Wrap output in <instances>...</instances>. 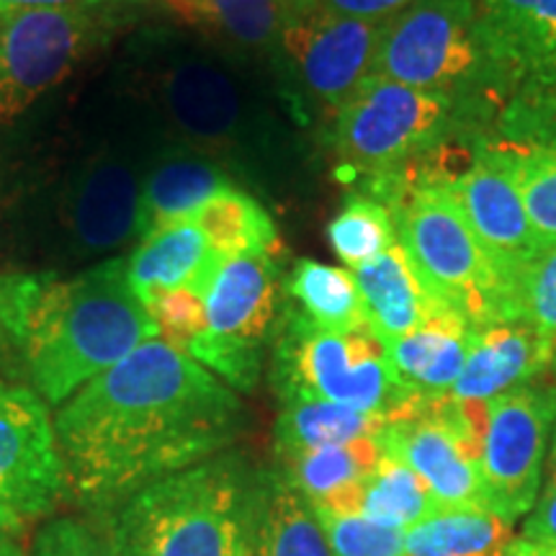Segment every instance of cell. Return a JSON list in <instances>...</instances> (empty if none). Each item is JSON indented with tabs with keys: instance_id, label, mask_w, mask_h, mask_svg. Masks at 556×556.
Instances as JSON below:
<instances>
[{
	"instance_id": "cell-1",
	"label": "cell",
	"mask_w": 556,
	"mask_h": 556,
	"mask_svg": "<svg viewBox=\"0 0 556 556\" xmlns=\"http://www.w3.org/2000/svg\"><path fill=\"white\" fill-rule=\"evenodd\" d=\"M238 392L165 340H148L54 415L65 492L99 520L160 479L225 454L245 430Z\"/></svg>"
},
{
	"instance_id": "cell-2",
	"label": "cell",
	"mask_w": 556,
	"mask_h": 556,
	"mask_svg": "<svg viewBox=\"0 0 556 556\" xmlns=\"http://www.w3.org/2000/svg\"><path fill=\"white\" fill-rule=\"evenodd\" d=\"M124 90L160 137L222 165L238 184L268 191L294 168L291 124L302 109L263 70L180 29H144L129 39Z\"/></svg>"
},
{
	"instance_id": "cell-3",
	"label": "cell",
	"mask_w": 556,
	"mask_h": 556,
	"mask_svg": "<svg viewBox=\"0 0 556 556\" xmlns=\"http://www.w3.org/2000/svg\"><path fill=\"white\" fill-rule=\"evenodd\" d=\"M155 338L157 325L131 289L127 263L111 258L67 281L41 274L18 364L29 389L60 407Z\"/></svg>"
},
{
	"instance_id": "cell-4",
	"label": "cell",
	"mask_w": 556,
	"mask_h": 556,
	"mask_svg": "<svg viewBox=\"0 0 556 556\" xmlns=\"http://www.w3.org/2000/svg\"><path fill=\"white\" fill-rule=\"evenodd\" d=\"M482 65L467 106L482 137L531 142L556 131V0H477Z\"/></svg>"
},
{
	"instance_id": "cell-5",
	"label": "cell",
	"mask_w": 556,
	"mask_h": 556,
	"mask_svg": "<svg viewBox=\"0 0 556 556\" xmlns=\"http://www.w3.org/2000/svg\"><path fill=\"white\" fill-rule=\"evenodd\" d=\"M250 464L219 454L160 479L93 520L119 556H240Z\"/></svg>"
},
{
	"instance_id": "cell-6",
	"label": "cell",
	"mask_w": 556,
	"mask_h": 556,
	"mask_svg": "<svg viewBox=\"0 0 556 556\" xmlns=\"http://www.w3.org/2000/svg\"><path fill=\"white\" fill-rule=\"evenodd\" d=\"M165 139L127 90L109 109L106 137L96 139L62 176L54 197L60 248L73 258H101L142 238V191Z\"/></svg>"
},
{
	"instance_id": "cell-7",
	"label": "cell",
	"mask_w": 556,
	"mask_h": 556,
	"mask_svg": "<svg viewBox=\"0 0 556 556\" xmlns=\"http://www.w3.org/2000/svg\"><path fill=\"white\" fill-rule=\"evenodd\" d=\"M270 381L281 405L332 402L387 415L389 420L413 415L426 405L402 389L387 345L371 330H323L289 299L270 353Z\"/></svg>"
},
{
	"instance_id": "cell-8",
	"label": "cell",
	"mask_w": 556,
	"mask_h": 556,
	"mask_svg": "<svg viewBox=\"0 0 556 556\" xmlns=\"http://www.w3.org/2000/svg\"><path fill=\"white\" fill-rule=\"evenodd\" d=\"M454 137H479L462 99L368 78L330 119V148L345 184L384 176Z\"/></svg>"
},
{
	"instance_id": "cell-9",
	"label": "cell",
	"mask_w": 556,
	"mask_h": 556,
	"mask_svg": "<svg viewBox=\"0 0 556 556\" xmlns=\"http://www.w3.org/2000/svg\"><path fill=\"white\" fill-rule=\"evenodd\" d=\"M394 227L420 281L443 307L467 317L471 328L490 319H513L510 287L443 186L409 193L394 208Z\"/></svg>"
},
{
	"instance_id": "cell-10",
	"label": "cell",
	"mask_w": 556,
	"mask_h": 556,
	"mask_svg": "<svg viewBox=\"0 0 556 556\" xmlns=\"http://www.w3.org/2000/svg\"><path fill=\"white\" fill-rule=\"evenodd\" d=\"M206 330L189 356L235 392H255L268 345L281 328L287 291L276 258H225L204 291Z\"/></svg>"
},
{
	"instance_id": "cell-11",
	"label": "cell",
	"mask_w": 556,
	"mask_h": 556,
	"mask_svg": "<svg viewBox=\"0 0 556 556\" xmlns=\"http://www.w3.org/2000/svg\"><path fill=\"white\" fill-rule=\"evenodd\" d=\"M479 65L477 0H413L384 21L371 75L467 101Z\"/></svg>"
},
{
	"instance_id": "cell-12",
	"label": "cell",
	"mask_w": 556,
	"mask_h": 556,
	"mask_svg": "<svg viewBox=\"0 0 556 556\" xmlns=\"http://www.w3.org/2000/svg\"><path fill=\"white\" fill-rule=\"evenodd\" d=\"M114 3L101 9L0 13V124L16 122L58 88L114 29Z\"/></svg>"
},
{
	"instance_id": "cell-13",
	"label": "cell",
	"mask_w": 556,
	"mask_h": 556,
	"mask_svg": "<svg viewBox=\"0 0 556 556\" xmlns=\"http://www.w3.org/2000/svg\"><path fill=\"white\" fill-rule=\"evenodd\" d=\"M556 422V389L518 387L486 402L482 471L486 507L507 523L536 505Z\"/></svg>"
},
{
	"instance_id": "cell-14",
	"label": "cell",
	"mask_w": 556,
	"mask_h": 556,
	"mask_svg": "<svg viewBox=\"0 0 556 556\" xmlns=\"http://www.w3.org/2000/svg\"><path fill=\"white\" fill-rule=\"evenodd\" d=\"M384 21L336 16L317 5L296 11L283 37L291 101L307 114L304 96L332 114L371 75Z\"/></svg>"
},
{
	"instance_id": "cell-15",
	"label": "cell",
	"mask_w": 556,
	"mask_h": 556,
	"mask_svg": "<svg viewBox=\"0 0 556 556\" xmlns=\"http://www.w3.org/2000/svg\"><path fill=\"white\" fill-rule=\"evenodd\" d=\"M45 400L0 379V503L18 516H50L65 492V469Z\"/></svg>"
},
{
	"instance_id": "cell-16",
	"label": "cell",
	"mask_w": 556,
	"mask_h": 556,
	"mask_svg": "<svg viewBox=\"0 0 556 556\" xmlns=\"http://www.w3.org/2000/svg\"><path fill=\"white\" fill-rule=\"evenodd\" d=\"M443 189L462 208L486 258L495 263L497 274L516 299L518 278L544 248L528 219L510 170L495 150L477 139L475 160Z\"/></svg>"
},
{
	"instance_id": "cell-17",
	"label": "cell",
	"mask_w": 556,
	"mask_h": 556,
	"mask_svg": "<svg viewBox=\"0 0 556 556\" xmlns=\"http://www.w3.org/2000/svg\"><path fill=\"white\" fill-rule=\"evenodd\" d=\"M387 454L402 458L430 486L441 507H486L482 446L458 428L448 394L426 402L417 413L389 420L379 433Z\"/></svg>"
},
{
	"instance_id": "cell-18",
	"label": "cell",
	"mask_w": 556,
	"mask_h": 556,
	"mask_svg": "<svg viewBox=\"0 0 556 556\" xmlns=\"http://www.w3.org/2000/svg\"><path fill=\"white\" fill-rule=\"evenodd\" d=\"M240 556H332L312 505L276 467H250L240 505Z\"/></svg>"
},
{
	"instance_id": "cell-19",
	"label": "cell",
	"mask_w": 556,
	"mask_h": 556,
	"mask_svg": "<svg viewBox=\"0 0 556 556\" xmlns=\"http://www.w3.org/2000/svg\"><path fill=\"white\" fill-rule=\"evenodd\" d=\"M165 5L222 50L268 73L289 96L283 37L296 13L289 0H170Z\"/></svg>"
},
{
	"instance_id": "cell-20",
	"label": "cell",
	"mask_w": 556,
	"mask_h": 556,
	"mask_svg": "<svg viewBox=\"0 0 556 556\" xmlns=\"http://www.w3.org/2000/svg\"><path fill=\"white\" fill-rule=\"evenodd\" d=\"M548 368H556V345L544 332L526 319H490L471 330L467 364L451 397L490 402Z\"/></svg>"
},
{
	"instance_id": "cell-21",
	"label": "cell",
	"mask_w": 556,
	"mask_h": 556,
	"mask_svg": "<svg viewBox=\"0 0 556 556\" xmlns=\"http://www.w3.org/2000/svg\"><path fill=\"white\" fill-rule=\"evenodd\" d=\"M240 184L222 165L186 144H160L144 178L142 191V242L157 229L191 219L206 201Z\"/></svg>"
},
{
	"instance_id": "cell-22",
	"label": "cell",
	"mask_w": 556,
	"mask_h": 556,
	"mask_svg": "<svg viewBox=\"0 0 556 556\" xmlns=\"http://www.w3.org/2000/svg\"><path fill=\"white\" fill-rule=\"evenodd\" d=\"M351 274L356 278L368 330L384 345L409 336L438 312L448 309L426 289L400 242Z\"/></svg>"
},
{
	"instance_id": "cell-23",
	"label": "cell",
	"mask_w": 556,
	"mask_h": 556,
	"mask_svg": "<svg viewBox=\"0 0 556 556\" xmlns=\"http://www.w3.org/2000/svg\"><path fill=\"white\" fill-rule=\"evenodd\" d=\"M471 330L467 317L456 309H443L422 328L387 345L394 377L409 397L433 402L451 394L467 364Z\"/></svg>"
},
{
	"instance_id": "cell-24",
	"label": "cell",
	"mask_w": 556,
	"mask_h": 556,
	"mask_svg": "<svg viewBox=\"0 0 556 556\" xmlns=\"http://www.w3.org/2000/svg\"><path fill=\"white\" fill-rule=\"evenodd\" d=\"M384 454L379 435L361 438L345 446L287 451L276 454L274 467L312 507L358 510L366 479Z\"/></svg>"
},
{
	"instance_id": "cell-25",
	"label": "cell",
	"mask_w": 556,
	"mask_h": 556,
	"mask_svg": "<svg viewBox=\"0 0 556 556\" xmlns=\"http://www.w3.org/2000/svg\"><path fill=\"white\" fill-rule=\"evenodd\" d=\"M124 263L131 289L139 296L163 289H193L204 296L222 258L197 222L184 219L148 235Z\"/></svg>"
},
{
	"instance_id": "cell-26",
	"label": "cell",
	"mask_w": 556,
	"mask_h": 556,
	"mask_svg": "<svg viewBox=\"0 0 556 556\" xmlns=\"http://www.w3.org/2000/svg\"><path fill=\"white\" fill-rule=\"evenodd\" d=\"M513 523L484 507H441L405 533V556H510Z\"/></svg>"
},
{
	"instance_id": "cell-27",
	"label": "cell",
	"mask_w": 556,
	"mask_h": 556,
	"mask_svg": "<svg viewBox=\"0 0 556 556\" xmlns=\"http://www.w3.org/2000/svg\"><path fill=\"white\" fill-rule=\"evenodd\" d=\"M197 222L214 253L225 258L238 255H276L283 253L281 235L266 206L245 189H227L206 201L191 217Z\"/></svg>"
},
{
	"instance_id": "cell-28",
	"label": "cell",
	"mask_w": 556,
	"mask_h": 556,
	"mask_svg": "<svg viewBox=\"0 0 556 556\" xmlns=\"http://www.w3.org/2000/svg\"><path fill=\"white\" fill-rule=\"evenodd\" d=\"M283 291L289 302L317 328L332 332L368 328L351 270L299 258L283 276Z\"/></svg>"
},
{
	"instance_id": "cell-29",
	"label": "cell",
	"mask_w": 556,
	"mask_h": 556,
	"mask_svg": "<svg viewBox=\"0 0 556 556\" xmlns=\"http://www.w3.org/2000/svg\"><path fill=\"white\" fill-rule=\"evenodd\" d=\"M389 417L379 413L332 405V402H289L276 417V454L345 446V443L374 438L387 428Z\"/></svg>"
},
{
	"instance_id": "cell-30",
	"label": "cell",
	"mask_w": 556,
	"mask_h": 556,
	"mask_svg": "<svg viewBox=\"0 0 556 556\" xmlns=\"http://www.w3.org/2000/svg\"><path fill=\"white\" fill-rule=\"evenodd\" d=\"M510 170L541 248L556 245V131L531 142L482 139Z\"/></svg>"
},
{
	"instance_id": "cell-31",
	"label": "cell",
	"mask_w": 556,
	"mask_h": 556,
	"mask_svg": "<svg viewBox=\"0 0 556 556\" xmlns=\"http://www.w3.org/2000/svg\"><path fill=\"white\" fill-rule=\"evenodd\" d=\"M435 510H441V503L430 492V486L402 458L384 451L377 469L366 479L358 500V513L381 526L409 531L433 516Z\"/></svg>"
},
{
	"instance_id": "cell-32",
	"label": "cell",
	"mask_w": 556,
	"mask_h": 556,
	"mask_svg": "<svg viewBox=\"0 0 556 556\" xmlns=\"http://www.w3.org/2000/svg\"><path fill=\"white\" fill-rule=\"evenodd\" d=\"M328 240L348 268L353 270L364 266V263L387 253L392 245H397L392 208L377 199L351 191L345 197L343 208L330 219Z\"/></svg>"
},
{
	"instance_id": "cell-33",
	"label": "cell",
	"mask_w": 556,
	"mask_h": 556,
	"mask_svg": "<svg viewBox=\"0 0 556 556\" xmlns=\"http://www.w3.org/2000/svg\"><path fill=\"white\" fill-rule=\"evenodd\" d=\"M323 526L332 556H405V533L381 526L358 510L312 507Z\"/></svg>"
},
{
	"instance_id": "cell-34",
	"label": "cell",
	"mask_w": 556,
	"mask_h": 556,
	"mask_svg": "<svg viewBox=\"0 0 556 556\" xmlns=\"http://www.w3.org/2000/svg\"><path fill=\"white\" fill-rule=\"evenodd\" d=\"M142 304L155 319L160 338L165 343L189 353V348L201 338L206 330V307L204 296L193 289H163L148 291Z\"/></svg>"
},
{
	"instance_id": "cell-35",
	"label": "cell",
	"mask_w": 556,
	"mask_h": 556,
	"mask_svg": "<svg viewBox=\"0 0 556 556\" xmlns=\"http://www.w3.org/2000/svg\"><path fill=\"white\" fill-rule=\"evenodd\" d=\"M513 319H526L556 345V245L541 250L518 278Z\"/></svg>"
},
{
	"instance_id": "cell-36",
	"label": "cell",
	"mask_w": 556,
	"mask_h": 556,
	"mask_svg": "<svg viewBox=\"0 0 556 556\" xmlns=\"http://www.w3.org/2000/svg\"><path fill=\"white\" fill-rule=\"evenodd\" d=\"M31 556H119L88 520L60 516L47 520L34 536Z\"/></svg>"
},
{
	"instance_id": "cell-37",
	"label": "cell",
	"mask_w": 556,
	"mask_h": 556,
	"mask_svg": "<svg viewBox=\"0 0 556 556\" xmlns=\"http://www.w3.org/2000/svg\"><path fill=\"white\" fill-rule=\"evenodd\" d=\"M520 539L541 546H556V422L552 430V443H548L536 505L531 507V513L523 520V536Z\"/></svg>"
},
{
	"instance_id": "cell-38",
	"label": "cell",
	"mask_w": 556,
	"mask_h": 556,
	"mask_svg": "<svg viewBox=\"0 0 556 556\" xmlns=\"http://www.w3.org/2000/svg\"><path fill=\"white\" fill-rule=\"evenodd\" d=\"M116 0H0V13L34 9H101Z\"/></svg>"
},
{
	"instance_id": "cell-39",
	"label": "cell",
	"mask_w": 556,
	"mask_h": 556,
	"mask_svg": "<svg viewBox=\"0 0 556 556\" xmlns=\"http://www.w3.org/2000/svg\"><path fill=\"white\" fill-rule=\"evenodd\" d=\"M29 520L18 516L11 505L0 503V539H18L26 531Z\"/></svg>"
},
{
	"instance_id": "cell-40",
	"label": "cell",
	"mask_w": 556,
	"mask_h": 556,
	"mask_svg": "<svg viewBox=\"0 0 556 556\" xmlns=\"http://www.w3.org/2000/svg\"><path fill=\"white\" fill-rule=\"evenodd\" d=\"M510 556H556V546H541L526 539H516L510 544Z\"/></svg>"
},
{
	"instance_id": "cell-41",
	"label": "cell",
	"mask_w": 556,
	"mask_h": 556,
	"mask_svg": "<svg viewBox=\"0 0 556 556\" xmlns=\"http://www.w3.org/2000/svg\"><path fill=\"white\" fill-rule=\"evenodd\" d=\"M0 556H29L24 552V546L18 544V539H0Z\"/></svg>"
},
{
	"instance_id": "cell-42",
	"label": "cell",
	"mask_w": 556,
	"mask_h": 556,
	"mask_svg": "<svg viewBox=\"0 0 556 556\" xmlns=\"http://www.w3.org/2000/svg\"><path fill=\"white\" fill-rule=\"evenodd\" d=\"M289 3L294 5V11H309L317 0H289Z\"/></svg>"
},
{
	"instance_id": "cell-43",
	"label": "cell",
	"mask_w": 556,
	"mask_h": 556,
	"mask_svg": "<svg viewBox=\"0 0 556 556\" xmlns=\"http://www.w3.org/2000/svg\"><path fill=\"white\" fill-rule=\"evenodd\" d=\"M165 3H170V0H165Z\"/></svg>"
}]
</instances>
